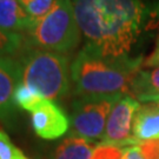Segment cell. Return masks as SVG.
<instances>
[{
  "mask_svg": "<svg viewBox=\"0 0 159 159\" xmlns=\"http://www.w3.org/2000/svg\"><path fill=\"white\" fill-rule=\"evenodd\" d=\"M75 19L87 45L104 56L132 57L145 32L159 23V1L72 0Z\"/></svg>",
  "mask_w": 159,
  "mask_h": 159,
  "instance_id": "6da1fadb",
  "label": "cell"
},
{
  "mask_svg": "<svg viewBox=\"0 0 159 159\" xmlns=\"http://www.w3.org/2000/svg\"><path fill=\"white\" fill-rule=\"evenodd\" d=\"M143 63V56L107 57L86 44L71 64L74 94L78 97L131 94L133 78Z\"/></svg>",
  "mask_w": 159,
  "mask_h": 159,
  "instance_id": "7a4b0ae2",
  "label": "cell"
},
{
  "mask_svg": "<svg viewBox=\"0 0 159 159\" xmlns=\"http://www.w3.org/2000/svg\"><path fill=\"white\" fill-rule=\"evenodd\" d=\"M19 61L23 84L52 102L61 100L68 94L71 67L66 56L29 47Z\"/></svg>",
  "mask_w": 159,
  "mask_h": 159,
  "instance_id": "3957f363",
  "label": "cell"
},
{
  "mask_svg": "<svg viewBox=\"0 0 159 159\" xmlns=\"http://www.w3.org/2000/svg\"><path fill=\"white\" fill-rule=\"evenodd\" d=\"M81 32L75 19L72 0H57L50 12L35 19L26 31L29 47L68 53L80 44Z\"/></svg>",
  "mask_w": 159,
  "mask_h": 159,
  "instance_id": "277c9868",
  "label": "cell"
},
{
  "mask_svg": "<svg viewBox=\"0 0 159 159\" xmlns=\"http://www.w3.org/2000/svg\"><path fill=\"white\" fill-rule=\"evenodd\" d=\"M123 96H84L73 100L70 119L72 126L71 134L91 142L102 140L108 116L114 104Z\"/></svg>",
  "mask_w": 159,
  "mask_h": 159,
  "instance_id": "5b68a950",
  "label": "cell"
},
{
  "mask_svg": "<svg viewBox=\"0 0 159 159\" xmlns=\"http://www.w3.org/2000/svg\"><path fill=\"white\" fill-rule=\"evenodd\" d=\"M139 107L140 102L133 96L124 94L114 104L108 116L102 143L117 145L120 148L134 146L136 144L132 138V127Z\"/></svg>",
  "mask_w": 159,
  "mask_h": 159,
  "instance_id": "8992f818",
  "label": "cell"
},
{
  "mask_svg": "<svg viewBox=\"0 0 159 159\" xmlns=\"http://www.w3.org/2000/svg\"><path fill=\"white\" fill-rule=\"evenodd\" d=\"M71 121L56 102L46 99L39 110L31 113V125L34 133L44 140L61 138L70 129Z\"/></svg>",
  "mask_w": 159,
  "mask_h": 159,
  "instance_id": "52a82bcc",
  "label": "cell"
},
{
  "mask_svg": "<svg viewBox=\"0 0 159 159\" xmlns=\"http://www.w3.org/2000/svg\"><path fill=\"white\" fill-rule=\"evenodd\" d=\"M21 81V65L11 56L0 57V120L14 113L13 93Z\"/></svg>",
  "mask_w": 159,
  "mask_h": 159,
  "instance_id": "ba28073f",
  "label": "cell"
},
{
  "mask_svg": "<svg viewBox=\"0 0 159 159\" xmlns=\"http://www.w3.org/2000/svg\"><path fill=\"white\" fill-rule=\"evenodd\" d=\"M134 144L159 139V106L152 102L140 105L133 120Z\"/></svg>",
  "mask_w": 159,
  "mask_h": 159,
  "instance_id": "9c48e42d",
  "label": "cell"
},
{
  "mask_svg": "<svg viewBox=\"0 0 159 159\" xmlns=\"http://www.w3.org/2000/svg\"><path fill=\"white\" fill-rule=\"evenodd\" d=\"M33 23L19 0H0V29L8 32L27 31Z\"/></svg>",
  "mask_w": 159,
  "mask_h": 159,
  "instance_id": "30bf717a",
  "label": "cell"
},
{
  "mask_svg": "<svg viewBox=\"0 0 159 159\" xmlns=\"http://www.w3.org/2000/svg\"><path fill=\"white\" fill-rule=\"evenodd\" d=\"M96 148V142L70 134L58 144L48 159H91Z\"/></svg>",
  "mask_w": 159,
  "mask_h": 159,
  "instance_id": "8fae6325",
  "label": "cell"
},
{
  "mask_svg": "<svg viewBox=\"0 0 159 159\" xmlns=\"http://www.w3.org/2000/svg\"><path fill=\"white\" fill-rule=\"evenodd\" d=\"M157 94H159V66L139 70L131 85V96L139 99Z\"/></svg>",
  "mask_w": 159,
  "mask_h": 159,
  "instance_id": "7c38bea8",
  "label": "cell"
},
{
  "mask_svg": "<svg viewBox=\"0 0 159 159\" xmlns=\"http://www.w3.org/2000/svg\"><path fill=\"white\" fill-rule=\"evenodd\" d=\"M46 102V98L41 96L39 92L33 90L32 87L25 85L21 81L17 86L13 93V104L17 108L23 111L33 113L41 107V105Z\"/></svg>",
  "mask_w": 159,
  "mask_h": 159,
  "instance_id": "4fadbf2b",
  "label": "cell"
},
{
  "mask_svg": "<svg viewBox=\"0 0 159 159\" xmlns=\"http://www.w3.org/2000/svg\"><path fill=\"white\" fill-rule=\"evenodd\" d=\"M25 38L17 32H8L0 29V57L17 53L21 47Z\"/></svg>",
  "mask_w": 159,
  "mask_h": 159,
  "instance_id": "5bb4252c",
  "label": "cell"
},
{
  "mask_svg": "<svg viewBox=\"0 0 159 159\" xmlns=\"http://www.w3.org/2000/svg\"><path fill=\"white\" fill-rule=\"evenodd\" d=\"M0 159H29L2 130H0Z\"/></svg>",
  "mask_w": 159,
  "mask_h": 159,
  "instance_id": "9a60e30c",
  "label": "cell"
},
{
  "mask_svg": "<svg viewBox=\"0 0 159 159\" xmlns=\"http://www.w3.org/2000/svg\"><path fill=\"white\" fill-rule=\"evenodd\" d=\"M91 159H124V148L102 143L100 145H97Z\"/></svg>",
  "mask_w": 159,
  "mask_h": 159,
  "instance_id": "2e32d148",
  "label": "cell"
},
{
  "mask_svg": "<svg viewBox=\"0 0 159 159\" xmlns=\"http://www.w3.org/2000/svg\"><path fill=\"white\" fill-rule=\"evenodd\" d=\"M56 1L57 0H32L25 7V10L33 20L40 19L50 12Z\"/></svg>",
  "mask_w": 159,
  "mask_h": 159,
  "instance_id": "e0dca14e",
  "label": "cell"
},
{
  "mask_svg": "<svg viewBox=\"0 0 159 159\" xmlns=\"http://www.w3.org/2000/svg\"><path fill=\"white\" fill-rule=\"evenodd\" d=\"M136 146L144 159H159V139L139 143Z\"/></svg>",
  "mask_w": 159,
  "mask_h": 159,
  "instance_id": "ac0fdd59",
  "label": "cell"
},
{
  "mask_svg": "<svg viewBox=\"0 0 159 159\" xmlns=\"http://www.w3.org/2000/svg\"><path fill=\"white\" fill-rule=\"evenodd\" d=\"M157 66H159V34L157 37V40H156L153 51L151 52V54L143 63V67L145 68H153Z\"/></svg>",
  "mask_w": 159,
  "mask_h": 159,
  "instance_id": "d6986e66",
  "label": "cell"
},
{
  "mask_svg": "<svg viewBox=\"0 0 159 159\" xmlns=\"http://www.w3.org/2000/svg\"><path fill=\"white\" fill-rule=\"evenodd\" d=\"M124 159H144L138 152L137 146H127L124 148Z\"/></svg>",
  "mask_w": 159,
  "mask_h": 159,
  "instance_id": "ffe728a7",
  "label": "cell"
},
{
  "mask_svg": "<svg viewBox=\"0 0 159 159\" xmlns=\"http://www.w3.org/2000/svg\"><path fill=\"white\" fill-rule=\"evenodd\" d=\"M138 100L142 102H145V104L152 102V104H156V105L159 106V94H157V96H151V97H143V98H139Z\"/></svg>",
  "mask_w": 159,
  "mask_h": 159,
  "instance_id": "44dd1931",
  "label": "cell"
},
{
  "mask_svg": "<svg viewBox=\"0 0 159 159\" xmlns=\"http://www.w3.org/2000/svg\"><path fill=\"white\" fill-rule=\"evenodd\" d=\"M19 1H20V4H21L24 7H26V6L29 5V4L31 2V1H32V0H19Z\"/></svg>",
  "mask_w": 159,
  "mask_h": 159,
  "instance_id": "7402d4cb",
  "label": "cell"
},
{
  "mask_svg": "<svg viewBox=\"0 0 159 159\" xmlns=\"http://www.w3.org/2000/svg\"><path fill=\"white\" fill-rule=\"evenodd\" d=\"M29 159H30V158H29Z\"/></svg>",
  "mask_w": 159,
  "mask_h": 159,
  "instance_id": "603a6c76",
  "label": "cell"
}]
</instances>
